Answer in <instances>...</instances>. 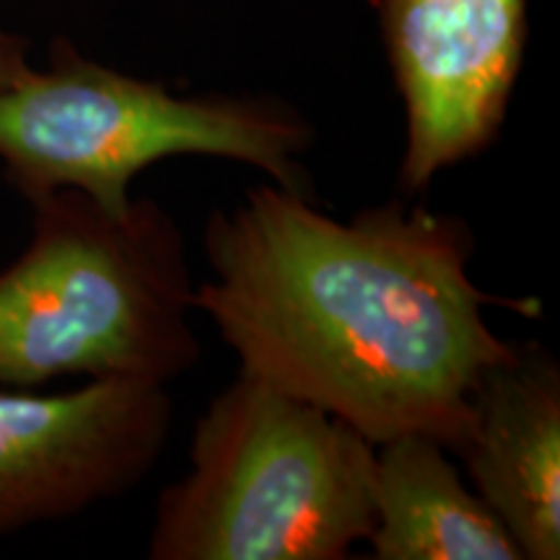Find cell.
Segmentation results:
<instances>
[{
    "label": "cell",
    "mask_w": 560,
    "mask_h": 560,
    "mask_svg": "<svg viewBox=\"0 0 560 560\" xmlns=\"http://www.w3.org/2000/svg\"><path fill=\"white\" fill-rule=\"evenodd\" d=\"M465 221L402 202L348 221L304 192L252 187L206 226L202 312L240 371L340 418L363 439L423 433L457 446L470 395L520 342L490 330L486 310L535 317L537 299L472 283Z\"/></svg>",
    "instance_id": "1"
},
{
    "label": "cell",
    "mask_w": 560,
    "mask_h": 560,
    "mask_svg": "<svg viewBox=\"0 0 560 560\" xmlns=\"http://www.w3.org/2000/svg\"><path fill=\"white\" fill-rule=\"evenodd\" d=\"M30 206L32 240L0 270V387L170 384L198 363L187 244L170 210L132 198L112 213L79 190Z\"/></svg>",
    "instance_id": "2"
},
{
    "label": "cell",
    "mask_w": 560,
    "mask_h": 560,
    "mask_svg": "<svg viewBox=\"0 0 560 560\" xmlns=\"http://www.w3.org/2000/svg\"><path fill=\"white\" fill-rule=\"evenodd\" d=\"M376 446L240 371L195 423L190 472L159 495L153 560H342L366 542Z\"/></svg>",
    "instance_id": "3"
},
{
    "label": "cell",
    "mask_w": 560,
    "mask_h": 560,
    "mask_svg": "<svg viewBox=\"0 0 560 560\" xmlns=\"http://www.w3.org/2000/svg\"><path fill=\"white\" fill-rule=\"evenodd\" d=\"M314 132L289 104L257 96H179L153 81L81 58L55 42L50 66L0 86V164L26 200L79 190L112 213L130 206V182L174 156L249 164L278 187L304 192L301 156Z\"/></svg>",
    "instance_id": "4"
},
{
    "label": "cell",
    "mask_w": 560,
    "mask_h": 560,
    "mask_svg": "<svg viewBox=\"0 0 560 560\" xmlns=\"http://www.w3.org/2000/svg\"><path fill=\"white\" fill-rule=\"evenodd\" d=\"M405 104V190L499 138L527 42V0H376Z\"/></svg>",
    "instance_id": "5"
},
{
    "label": "cell",
    "mask_w": 560,
    "mask_h": 560,
    "mask_svg": "<svg viewBox=\"0 0 560 560\" xmlns=\"http://www.w3.org/2000/svg\"><path fill=\"white\" fill-rule=\"evenodd\" d=\"M166 384L91 380L37 395L0 387V537L136 488L172 429Z\"/></svg>",
    "instance_id": "6"
},
{
    "label": "cell",
    "mask_w": 560,
    "mask_h": 560,
    "mask_svg": "<svg viewBox=\"0 0 560 560\" xmlns=\"http://www.w3.org/2000/svg\"><path fill=\"white\" fill-rule=\"evenodd\" d=\"M452 454L522 558H560V366L548 350L520 342L480 376Z\"/></svg>",
    "instance_id": "7"
},
{
    "label": "cell",
    "mask_w": 560,
    "mask_h": 560,
    "mask_svg": "<svg viewBox=\"0 0 560 560\" xmlns=\"http://www.w3.org/2000/svg\"><path fill=\"white\" fill-rule=\"evenodd\" d=\"M371 506L366 542L376 560H524L444 444L423 433L376 446Z\"/></svg>",
    "instance_id": "8"
},
{
    "label": "cell",
    "mask_w": 560,
    "mask_h": 560,
    "mask_svg": "<svg viewBox=\"0 0 560 560\" xmlns=\"http://www.w3.org/2000/svg\"><path fill=\"white\" fill-rule=\"evenodd\" d=\"M26 68V42L0 26V86L11 83Z\"/></svg>",
    "instance_id": "9"
}]
</instances>
